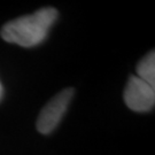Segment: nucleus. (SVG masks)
I'll return each mask as SVG.
<instances>
[{"instance_id": "obj_1", "label": "nucleus", "mask_w": 155, "mask_h": 155, "mask_svg": "<svg viewBox=\"0 0 155 155\" xmlns=\"http://www.w3.org/2000/svg\"><path fill=\"white\" fill-rule=\"evenodd\" d=\"M59 13L55 8L46 7L30 15L18 17L6 23L1 29V38L7 43L22 47H33L43 43L54 24Z\"/></svg>"}, {"instance_id": "obj_2", "label": "nucleus", "mask_w": 155, "mask_h": 155, "mask_svg": "<svg viewBox=\"0 0 155 155\" xmlns=\"http://www.w3.org/2000/svg\"><path fill=\"white\" fill-rule=\"evenodd\" d=\"M74 92L75 91L71 87L62 90L50 102H47L37 120V130L39 132L43 134H50L54 131L66 114L68 106L74 97Z\"/></svg>"}, {"instance_id": "obj_3", "label": "nucleus", "mask_w": 155, "mask_h": 155, "mask_svg": "<svg viewBox=\"0 0 155 155\" xmlns=\"http://www.w3.org/2000/svg\"><path fill=\"white\" fill-rule=\"evenodd\" d=\"M124 101L134 111H150L155 104V86L137 76H131L124 90Z\"/></svg>"}, {"instance_id": "obj_4", "label": "nucleus", "mask_w": 155, "mask_h": 155, "mask_svg": "<svg viewBox=\"0 0 155 155\" xmlns=\"http://www.w3.org/2000/svg\"><path fill=\"white\" fill-rule=\"evenodd\" d=\"M137 77L155 86V53L152 51L138 62Z\"/></svg>"}, {"instance_id": "obj_5", "label": "nucleus", "mask_w": 155, "mask_h": 155, "mask_svg": "<svg viewBox=\"0 0 155 155\" xmlns=\"http://www.w3.org/2000/svg\"><path fill=\"white\" fill-rule=\"evenodd\" d=\"M2 94H4V87H2L1 82H0V100L2 99Z\"/></svg>"}]
</instances>
